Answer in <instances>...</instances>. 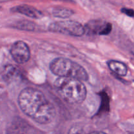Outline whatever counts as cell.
<instances>
[{
	"label": "cell",
	"instance_id": "7a4b0ae2",
	"mask_svg": "<svg viewBox=\"0 0 134 134\" xmlns=\"http://www.w3.org/2000/svg\"><path fill=\"white\" fill-rule=\"evenodd\" d=\"M54 86L59 95L70 104H80L86 98V87L80 80L59 77Z\"/></svg>",
	"mask_w": 134,
	"mask_h": 134
},
{
	"label": "cell",
	"instance_id": "8992f818",
	"mask_svg": "<svg viewBox=\"0 0 134 134\" xmlns=\"http://www.w3.org/2000/svg\"><path fill=\"white\" fill-rule=\"evenodd\" d=\"M7 134H39V132L22 119H15L9 125Z\"/></svg>",
	"mask_w": 134,
	"mask_h": 134
},
{
	"label": "cell",
	"instance_id": "5b68a950",
	"mask_svg": "<svg viewBox=\"0 0 134 134\" xmlns=\"http://www.w3.org/2000/svg\"><path fill=\"white\" fill-rule=\"evenodd\" d=\"M10 54L13 60L18 64H24L30 58V51L28 46L22 41H17L13 44Z\"/></svg>",
	"mask_w": 134,
	"mask_h": 134
},
{
	"label": "cell",
	"instance_id": "6da1fadb",
	"mask_svg": "<svg viewBox=\"0 0 134 134\" xmlns=\"http://www.w3.org/2000/svg\"><path fill=\"white\" fill-rule=\"evenodd\" d=\"M18 103L22 112L39 124H49L55 119V107L38 89H23L18 95Z\"/></svg>",
	"mask_w": 134,
	"mask_h": 134
},
{
	"label": "cell",
	"instance_id": "30bf717a",
	"mask_svg": "<svg viewBox=\"0 0 134 134\" xmlns=\"http://www.w3.org/2000/svg\"><path fill=\"white\" fill-rule=\"evenodd\" d=\"M53 16L59 18H67L74 14V11L71 9L64 7L54 8L52 10Z\"/></svg>",
	"mask_w": 134,
	"mask_h": 134
},
{
	"label": "cell",
	"instance_id": "4fadbf2b",
	"mask_svg": "<svg viewBox=\"0 0 134 134\" xmlns=\"http://www.w3.org/2000/svg\"><path fill=\"white\" fill-rule=\"evenodd\" d=\"M88 134H107L105 132H91V133H88Z\"/></svg>",
	"mask_w": 134,
	"mask_h": 134
},
{
	"label": "cell",
	"instance_id": "8fae6325",
	"mask_svg": "<svg viewBox=\"0 0 134 134\" xmlns=\"http://www.w3.org/2000/svg\"><path fill=\"white\" fill-rule=\"evenodd\" d=\"M34 24L32 22H28V21H21V22H17L15 24V27L20 29V30H28V31H32L34 30Z\"/></svg>",
	"mask_w": 134,
	"mask_h": 134
},
{
	"label": "cell",
	"instance_id": "ba28073f",
	"mask_svg": "<svg viewBox=\"0 0 134 134\" xmlns=\"http://www.w3.org/2000/svg\"><path fill=\"white\" fill-rule=\"evenodd\" d=\"M3 77L7 82H12L18 79L20 77V71L18 68L14 65H9L5 66L3 71Z\"/></svg>",
	"mask_w": 134,
	"mask_h": 134
},
{
	"label": "cell",
	"instance_id": "7c38bea8",
	"mask_svg": "<svg viewBox=\"0 0 134 134\" xmlns=\"http://www.w3.org/2000/svg\"><path fill=\"white\" fill-rule=\"evenodd\" d=\"M122 13L125 14L126 15L128 16L133 17L134 18V10L131 9H127V8H123L121 10Z\"/></svg>",
	"mask_w": 134,
	"mask_h": 134
},
{
	"label": "cell",
	"instance_id": "52a82bcc",
	"mask_svg": "<svg viewBox=\"0 0 134 134\" xmlns=\"http://www.w3.org/2000/svg\"><path fill=\"white\" fill-rule=\"evenodd\" d=\"M11 11L20 13L26 16L30 17L31 18H34V19L40 18L43 16V14L42 12L39 11L35 8L28 5H20L14 7L12 8Z\"/></svg>",
	"mask_w": 134,
	"mask_h": 134
},
{
	"label": "cell",
	"instance_id": "5bb4252c",
	"mask_svg": "<svg viewBox=\"0 0 134 134\" xmlns=\"http://www.w3.org/2000/svg\"><path fill=\"white\" fill-rule=\"evenodd\" d=\"M60 1H66V2H73V0H60Z\"/></svg>",
	"mask_w": 134,
	"mask_h": 134
},
{
	"label": "cell",
	"instance_id": "9c48e42d",
	"mask_svg": "<svg viewBox=\"0 0 134 134\" xmlns=\"http://www.w3.org/2000/svg\"><path fill=\"white\" fill-rule=\"evenodd\" d=\"M108 66L109 69L119 76L126 75L127 69L126 65L123 63L116 60H110L108 62Z\"/></svg>",
	"mask_w": 134,
	"mask_h": 134
},
{
	"label": "cell",
	"instance_id": "277c9868",
	"mask_svg": "<svg viewBox=\"0 0 134 134\" xmlns=\"http://www.w3.org/2000/svg\"><path fill=\"white\" fill-rule=\"evenodd\" d=\"M49 31L71 36L80 37L85 33V27L78 22L60 20L52 22L49 26Z\"/></svg>",
	"mask_w": 134,
	"mask_h": 134
},
{
	"label": "cell",
	"instance_id": "3957f363",
	"mask_svg": "<svg viewBox=\"0 0 134 134\" xmlns=\"http://www.w3.org/2000/svg\"><path fill=\"white\" fill-rule=\"evenodd\" d=\"M51 71L60 77L73 78L80 81H87L86 70L78 63L65 58H56L49 65Z\"/></svg>",
	"mask_w": 134,
	"mask_h": 134
}]
</instances>
